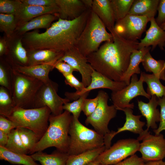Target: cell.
Listing matches in <instances>:
<instances>
[{"instance_id":"cell-1","label":"cell","mask_w":165,"mask_h":165,"mask_svg":"<svg viewBox=\"0 0 165 165\" xmlns=\"http://www.w3.org/2000/svg\"><path fill=\"white\" fill-rule=\"evenodd\" d=\"M91 11L87 9L72 20L59 18L43 32L37 30L27 32L22 36L24 47L27 51L47 49L61 53L76 47Z\"/></svg>"},{"instance_id":"cell-2","label":"cell","mask_w":165,"mask_h":165,"mask_svg":"<svg viewBox=\"0 0 165 165\" xmlns=\"http://www.w3.org/2000/svg\"><path fill=\"white\" fill-rule=\"evenodd\" d=\"M109 31L113 40L105 42L97 51L86 57L95 71L112 80L121 82L128 67L131 54L138 50L139 42L124 39L114 28Z\"/></svg>"},{"instance_id":"cell-3","label":"cell","mask_w":165,"mask_h":165,"mask_svg":"<svg viewBox=\"0 0 165 165\" xmlns=\"http://www.w3.org/2000/svg\"><path fill=\"white\" fill-rule=\"evenodd\" d=\"M72 115L65 110L61 114H51L48 128L36 144L31 154L54 147L58 151L68 153L70 143L69 130Z\"/></svg>"},{"instance_id":"cell-4","label":"cell","mask_w":165,"mask_h":165,"mask_svg":"<svg viewBox=\"0 0 165 165\" xmlns=\"http://www.w3.org/2000/svg\"><path fill=\"white\" fill-rule=\"evenodd\" d=\"M51 114L47 107L28 109L14 107L5 117L14 123L16 128L22 127L33 131L40 140L48 128Z\"/></svg>"},{"instance_id":"cell-5","label":"cell","mask_w":165,"mask_h":165,"mask_svg":"<svg viewBox=\"0 0 165 165\" xmlns=\"http://www.w3.org/2000/svg\"><path fill=\"white\" fill-rule=\"evenodd\" d=\"M10 95L15 107L34 108L36 94L44 83L35 78L20 73L11 66Z\"/></svg>"},{"instance_id":"cell-6","label":"cell","mask_w":165,"mask_h":165,"mask_svg":"<svg viewBox=\"0 0 165 165\" xmlns=\"http://www.w3.org/2000/svg\"><path fill=\"white\" fill-rule=\"evenodd\" d=\"M69 135V155H77L105 146L104 136L86 127L72 115Z\"/></svg>"},{"instance_id":"cell-7","label":"cell","mask_w":165,"mask_h":165,"mask_svg":"<svg viewBox=\"0 0 165 165\" xmlns=\"http://www.w3.org/2000/svg\"><path fill=\"white\" fill-rule=\"evenodd\" d=\"M98 16L92 10L86 25L81 33L76 47L87 57L97 51L103 42L113 40L112 34Z\"/></svg>"},{"instance_id":"cell-8","label":"cell","mask_w":165,"mask_h":165,"mask_svg":"<svg viewBox=\"0 0 165 165\" xmlns=\"http://www.w3.org/2000/svg\"><path fill=\"white\" fill-rule=\"evenodd\" d=\"M97 106L94 112L86 117L85 121L87 125L90 124L94 130L104 136L111 132L108 128L110 121L115 117L117 110L114 105H109V96L105 91H99Z\"/></svg>"},{"instance_id":"cell-9","label":"cell","mask_w":165,"mask_h":165,"mask_svg":"<svg viewBox=\"0 0 165 165\" xmlns=\"http://www.w3.org/2000/svg\"><path fill=\"white\" fill-rule=\"evenodd\" d=\"M140 145L137 139L119 140L101 153L94 161L102 165H114L135 154L138 151Z\"/></svg>"},{"instance_id":"cell-10","label":"cell","mask_w":165,"mask_h":165,"mask_svg":"<svg viewBox=\"0 0 165 165\" xmlns=\"http://www.w3.org/2000/svg\"><path fill=\"white\" fill-rule=\"evenodd\" d=\"M143 82L141 75L138 79L137 74H134L131 76L128 85L120 90L112 92L111 100L117 110H122L126 108L133 109L134 104L130 103V102L138 96H143L149 100L150 99L151 96L144 89Z\"/></svg>"},{"instance_id":"cell-11","label":"cell","mask_w":165,"mask_h":165,"mask_svg":"<svg viewBox=\"0 0 165 165\" xmlns=\"http://www.w3.org/2000/svg\"><path fill=\"white\" fill-rule=\"evenodd\" d=\"M58 90V84L51 79L43 83L35 97L34 108L47 107L53 115L57 116L61 114L63 112V105L69 102L70 100L59 96L57 93Z\"/></svg>"},{"instance_id":"cell-12","label":"cell","mask_w":165,"mask_h":165,"mask_svg":"<svg viewBox=\"0 0 165 165\" xmlns=\"http://www.w3.org/2000/svg\"><path fill=\"white\" fill-rule=\"evenodd\" d=\"M137 139L142 141L138 151L145 161L161 160L165 158V138L161 133L152 135L146 129Z\"/></svg>"},{"instance_id":"cell-13","label":"cell","mask_w":165,"mask_h":165,"mask_svg":"<svg viewBox=\"0 0 165 165\" xmlns=\"http://www.w3.org/2000/svg\"><path fill=\"white\" fill-rule=\"evenodd\" d=\"M151 19L146 16L128 14L115 23L114 29L124 39L138 41L145 31L147 25Z\"/></svg>"},{"instance_id":"cell-14","label":"cell","mask_w":165,"mask_h":165,"mask_svg":"<svg viewBox=\"0 0 165 165\" xmlns=\"http://www.w3.org/2000/svg\"><path fill=\"white\" fill-rule=\"evenodd\" d=\"M59 61L66 63L79 72L85 87L90 84L93 68L88 62L86 57L83 55L76 47L64 52L57 62Z\"/></svg>"},{"instance_id":"cell-15","label":"cell","mask_w":165,"mask_h":165,"mask_svg":"<svg viewBox=\"0 0 165 165\" xmlns=\"http://www.w3.org/2000/svg\"><path fill=\"white\" fill-rule=\"evenodd\" d=\"M127 85L124 82H116L112 80L93 69L91 81L88 86L80 92H66L64 95L67 99L70 101H75L78 99L83 94L90 93V91L94 90L105 88L114 92L120 90Z\"/></svg>"},{"instance_id":"cell-16","label":"cell","mask_w":165,"mask_h":165,"mask_svg":"<svg viewBox=\"0 0 165 165\" xmlns=\"http://www.w3.org/2000/svg\"><path fill=\"white\" fill-rule=\"evenodd\" d=\"M126 115V121L123 126L119 128L116 131H112L104 136L105 145L106 149L111 146L113 138L118 134L125 131H128L140 135L144 131L143 127L145 123L140 120L141 115H135L133 114L132 109L126 108L122 110Z\"/></svg>"},{"instance_id":"cell-17","label":"cell","mask_w":165,"mask_h":165,"mask_svg":"<svg viewBox=\"0 0 165 165\" xmlns=\"http://www.w3.org/2000/svg\"><path fill=\"white\" fill-rule=\"evenodd\" d=\"M5 37L7 41L8 48L6 61L11 66H27V51L23 45L22 36L14 33L9 38Z\"/></svg>"},{"instance_id":"cell-18","label":"cell","mask_w":165,"mask_h":165,"mask_svg":"<svg viewBox=\"0 0 165 165\" xmlns=\"http://www.w3.org/2000/svg\"><path fill=\"white\" fill-rule=\"evenodd\" d=\"M59 9L57 5L42 7L26 5L22 3L20 8L15 15L17 27L39 16L47 14L57 13Z\"/></svg>"},{"instance_id":"cell-19","label":"cell","mask_w":165,"mask_h":165,"mask_svg":"<svg viewBox=\"0 0 165 165\" xmlns=\"http://www.w3.org/2000/svg\"><path fill=\"white\" fill-rule=\"evenodd\" d=\"M150 25L147 30L144 38L141 40L138 44V50L152 46V51L157 46L160 50L165 47V31L161 28L153 18L150 20Z\"/></svg>"},{"instance_id":"cell-20","label":"cell","mask_w":165,"mask_h":165,"mask_svg":"<svg viewBox=\"0 0 165 165\" xmlns=\"http://www.w3.org/2000/svg\"><path fill=\"white\" fill-rule=\"evenodd\" d=\"M58 8L59 18L72 20L81 16L87 9L81 0H56Z\"/></svg>"},{"instance_id":"cell-21","label":"cell","mask_w":165,"mask_h":165,"mask_svg":"<svg viewBox=\"0 0 165 165\" xmlns=\"http://www.w3.org/2000/svg\"><path fill=\"white\" fill-rule=\"evenodd\" d=\"M158 105V98L155 95L151 96L148 103L138 101L139 109L146 118L148 130L150 128L155 130L158 127L156 123L160 122V111L157 108Z\"/></svg>"},{"instance_id":"cell-22","label":"cell","mask_w":165,"mask_h":165,"mask_svg":"<svg viewBox=\"0 0 165 165\" xmlns=\"http://www.w3.org/2000/svg\"><path fill=\"white\" fill-rule=\"evenodd\" d=\"M27 51L28 57L27 66L45 64L55 65L64 53L47 49L34 50Z\"/></svg>"},{"instance_id":"cell-23","label":"cell","mask_w":165,"mask_h":165,"mask_svg":"<svg viewBox=\"0 0 165 165\" xmlns=\"http://www.w3.org/2000/svg\"><path fill=\"white\" fill-rule=\"evenodd\" d=\"M91 10L98 16L109 31L114 28L116 21L111 0H93Z\"/></svg>"},{"instance_id":"cell-24","label":"cell","mask_w":165,"mask_h":165,"mask_svg":"<svg viewBox=\"0 0 165 165\" xmlns=\"http://www.w3.org/2000/svg\"><path fill=\"white\" fill-rule=\"evenodd\" d=\"M57 13L47 14L37 16L30 21L17 27L14 34L22 36L32 30L49 28L53 22L58 19Z\"/></svg>"},{"instance_id":"cell-25","label":"cell","mask_w":165,"mask_h":165,"mask_svg":"<svg viewBox=\"0 0 165 165\" xmlns=\"http://www.w3.org/2000/svg\"><path fill=\"white\" fill-rule=\"evenodd\" d=\"M11 66L17 72L38 79L44 83L50 80L49 73L54 68V65L48 64L33 66L14 65Z\"/></svg>"},{"instance_id":"cell-26","label":"cell","mask_w":165,"mask_h":165,"mask_svg":"<svg viewBox=\"0 0 165 165\" xmlns=\"http://www.w3.org/2000/svg\"><path fill=\"white\" fill-rule=\"evenodd\" d=\"M159 0H134L128 14L154 18L160 2Z\"/></svg>"},{"instance_id":"cell-27","label":"cell","mask_w":165,"mask_h":165,"mask_svg":"<svg viewBox=\"0 0 165 165\" xmlns=\"http://www.w3.org/2000/svg\"><path fill=\"white\" fill-rule=\"evenodd\" d=\"M151 50L150 46L145 47L139 50H134L130 56L128 67L121 79V81L125 82L127 85L130 82L131 76L134 74H141L139 65L145 54Z\"/></svg>"},{"instance_id":"cell-28","label":"cell","mask_w":165,"mask_h":165,"mask_svg":"<svg viewBox=\"0 0 165 165\" xmlns=\"http://www.w3.org/2000/svg\"><path fill=\"white\" fill-rule=\"evenodd\" d=\"M31 156L35 161H38L42 165H65L69 155L58 151L51 154L38 152Z\"/></svg>"},{"instance_id":"cell-29","label":"cell","mask_w":165,"mask_h":165,"mask_svg":"<svg viewBox=\"0 0 165 165\" xmlns=\"http://www.w3.org/2000/svg\"><path fill=\"white\" fill-rule=\"evenodd\" d=\"M0 159L13 164L39 165L35 162L31 156L15 152L1 146H0Z\"/></svg>"},{"instance_id":"cell-30","label":"cell","mask_w":165,"mask_h":165,"mask_svg":"<svg viewBox=\"0 0 165 165\" xmlns=\"http://www.w3.org/2000/svg\"><path fill=\"white\" fill-rule=\"evenodd\" d=\"M141 63L146 72H152L160 79L165 80L164 60L155 59L148 51L143 57Z\"/></svg>"},{"instance_id":"cell-31","label":"cell","mask_w":165,"mask_h":165,"mask_svg":"<svg viewBox=\"0 0 165 165\" xmlns=\"http://www.w3.org/2000/svg\"><path fill=\"white\" fill-rule=\"evenodd\" d=\"M140 75L144 82L147 85V93L151 96L155 95L158 98L165 97V86L161 82L160 79L153 74L141 72Z\"/></svg>"},{"instance_id":"cell-32","label":"cell","mask_w":165,"mask_h":165,"mask_svg":"<svg viewBox=\"0 0 165 165\" xmlns=\"http://www.w3.org/2000/svg\"><path fill=\"white\" fill-rule=\"evenodd\" d=\"M106 149L105 146L77 155H69L65 165H86Z\"/></svg>"},{"instance_id":"cell-33","label":"cell","mask_w":165,"mask_h":165,"mask_svg":"<svg viewBox=\"0 0 165 165\" xmlns=\"http://www.w3.org/2000/svg\"><path fill=\"white\" fill-rule=\"evenodd\" d=\"M134 0H111L116 21L125 17L128 14Z\"/></svg>"},{"instance_id":"cell-34","label":"cell","mask_w":165,"mask_h":165,"mask_svg":"<svg viewBox=\"0 0 165 165\" xmlns=\"http://www.w3.org/2000/svg\"><path fill=\"white\" fill-rule=\"evenodd\" d=\"M8 139L5 147L13 152L27 154L28 153L24 145L17 129L12 130L8 134Z\"/></svg>"},{"instance_id":"cell-35","label":"cell","mask_w":165,"mask_h":165,"mask_svg":"<svg viewBox=\"0 0 165 165\" xmlns=\"http://www.w3.org/2000/svg\"><path fill=\"white\" fill-rule=\"evenodd\" d=\"M17 26L14 15L0 13V31L5 33V37H11L14 34Z\"/></svg>"},{"instance_id":"cell-36","label":"cell","mask_w":165,"mask_h":165,"mask_svg":"<svg viewBox=\"0 0 165 165\" xmlns=\"http://www.w3.org/2000/svg\"><path fill=\"white\" fill-rule=\"evenodd\" d=\"M16 128L24 145L28 153L31 154L39 140V138L35 133L30 130L22 127Z\"/></svg>"},{"instance_id":"cell-37","label":"cell","mask_w":165,"mask_h":165,"mask_svg":"<svg viewBox=\"0 0 165 165\" xmlns=\"http://www.w3.org/2000/svg\"><path fill=\"white\" fill-rule=\"evenodd\" d=\"M15 106L9 91L2 86L0 87V115L5 116Z\"/></svg>"},{"instance_id":"cell-38","label":"cell","mask_w":165,"mask_h":165,"mask_svg":"<svg viewBox=\"0 0 165 165\" xmlns=\"http://www.w3.org/2000/svg\"><path fill=\"white\" fill-rule=\"evenodd\" d=\"M89 93H86L76 100L72 102H67L64 104L63 106V110L67 111L72 114V116L79 118L82 108L84 100L86 98Z\"/></svg>"},{"instance_id":"cell-39","label":"cell","mask_w":165,"mask_h":165,"mask_svg":"<svg viewBox=\"0 0 165 165\" xmlns=\"http://www.w3.org/2000/svg\"><path fill=\"white\" fill-rule=\"evenodd\" d=\"M11 66L6 61L2 60L0 63V85L7 89L9 92H11V82L10 77Z\"/></svg>"},{"instance_id":"cell-40","label":"cell","mask_w":165,"mask_h":165,"mask_svg":"<svg viewBox=\"0 0 165 165\" xmlns=\"http://www.w3.org/2000/svg\"><path fill=\"white\" fill-rule=\"evenodd\" d=\"M22 4L20 0H0V13L15 15Z\"/></svg>"},{"instance_id":"cell-41","label":"cell","mask_w":165,"mask_h":165,"mask_svg":"<svg viewBox=\"0 0 165 165\" xmlns=\"http://www.w3.org/2000/svg\"><path fill=\"white\" fill-rule=\"evenodd\" d=\"M158 105L160 107V120L158 127L153 131L155 134H158L165 130V97L158 98Z\"/></svg>"},{"instance_id":"cell-42","label":"cell","mask_w":165,"mask_h":165,"mask_svg":"<svg viewBox=\"0 0 165 165\" xmlns=\"http://www.w3.org/2000/svg\"><path fill=\"white\" fill-rule=\"evenodd\" d=\"M98 97L92 99L86 98L84 101L82 111L87 117L91 115L96 109L98 103Z\"/></svg>"},{"instance_id":"cell-43","label":"cell","mask_w":165,"mask_h":165,"mask_svg":"<svg viewBox=\"0 0 165 165\" xmlns=\"http://www.w3.org/2000/svg\"><path fill=\"white\" fill-rule=\"evenodd\" d=\"M65 78V83L76 90V92L82 91L85 87L82 82L79 81L73 74H71L63 75Z\"/></svg>"},{"instance_id":"cell-44","label":"cell","mask_w":165,"mask_h":165,"mask_svg":"<svg viewBox=\"0 0 165 165\" xmlns=\"http://www.w3.org/2000/svg\"><path fill=\"white\" fill-rule=\"evenodd\" d=\"M25 5L42 7L57 6L56 0H20Z\"/></svg>"},{"instance_id":"cell-45","label":"cell","mask_w":165,"mask_h":165,"mask_svg":"<svg viewBox=\"0 0 165 165\" xmlns=\"http://www.w3.org/2000/svg\"><path fill=\"white\" fill-rule=\"evenodd\" d=\"M15 128V126L11 120L4 116H0V130L8 135Z\"/></svg>"},{"instance_id":"cell-46","label":"cell","mask_w":165,"mask_h":165,"mask_svg":"<svg viewBox=\"0 0 165 165\" xmlns=\"http://www.w3.org/2000/svg\"><path fill=\"white\" fill-rule=\"evenodd\" d=\"M145 162L141 157L134 154L114 165H143Z\"/></svg>"},{"instance_id":"cell-47","label":"cell","mask_w":165,"mask_h":165,"mask_svg":"<svg viewBox=\"0 0 165 165\" xmlns=\"http://www.w3.org/2000/svg\"><path fill=\"white\" fill-rule=\"evenodd\" d=\"M54 68L57 69L63 75L73 74L76 71L70 65L63 61L57 62L54 65Z\"/></svg>"},{"instance_id":"cell-48","label":"cell","mask_w":165,"mask_h":165,"mask_svg":"<svg viewBox=\"0 0 165 165\" xmlns=\"http://www.w3.org/2000/svg\"><path fill=\"white\" fill-rule=\"evenodd\" d=\"M158 15L155 19L156 23L160 26L165 22V0H160L157 9Z\"/></svg>"},{"instance_id":"cell-49","label":"cell","mask_w":165,"mask_h":165,"mask_svg":"<svg viewBox=\"0 0 165 165\" xmlns=\"http://www.w3.org/2000/svg\"><path fill=\"white\" fill-rule=\"evenodd\" d=\"M8 48L7 41L6 37L1 38L0 39V56L6 55L8 53Z\"/></svg>"},{"instance_id":"cell-50","label":"cell","mask_w":165,"mask_h":165,"mask_svg":"<svg viewBox=\"0 0 165 165\" xmlns=\"http://www.w3.org/2000/svg\"><path fill=\"white\" fill-rule=\"evenodd\" d=\"M8 139V135L0 130V146L5 147Z\"/></svg>"},{"instance_id":"cell-51","label":"cell","mask_w":165,"mask_h":165,"mask_svg":"<svg viewBox=\"0 0 165 165\" xmlns=\"http://www.w3.org/2000/svg\"><path fill=\"white\" fill-rule=\"evenodd\" d=\"M143 165H165V161L163 160L147 162Z\"/></svg>"},{"instance_id":"cell-52","label":"cell","mask_w":165,"mask_h":165,"mask_svg":"<svg viewBox=\"0 0 165 165\" xmlns=\"http://www.w3.org/2000/svg\"><path fill=\"white\" fill-rule=\"evenodd\" d=\"M87 9H91L92 6L93 0H81Z\"/></svg>"},{"instance_id":"cell-53","label":"cell","mask_w":165,"mask_h":165,"mask_svg":"<svg viewBox=\"0 0 165 165\" xmlns=\"http://www.w3.org/2000/svg\"><path fill=\"white\" fill-rule=\"evenodd\" d=\"M86 165H102L101 164L98 163L94 161H93L90 162Z\"/></svg>"},{"instance_id":"cell-54","label":"cell","mask_w":165,"mask_h":165,"mask_svg":"<svg viewBox=\"0 0 165 165\" xmlns=\"http://www.w3.org/2000/svg\"><path fill=\"white\" fill-rule=\"evenodd\" d=\"M160 27L163 30L165 31V22L162 24L160 26Z\"/></svg>"}]
</instances>
